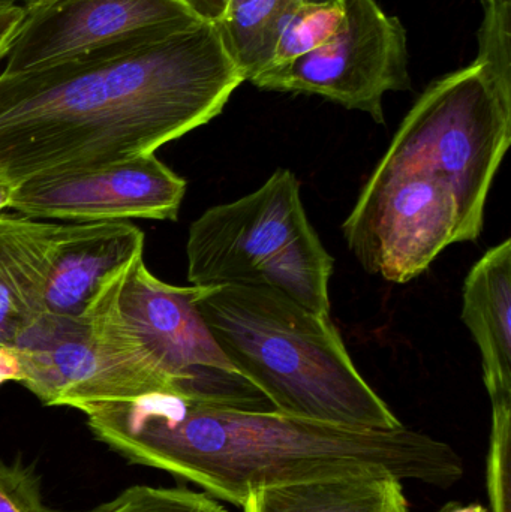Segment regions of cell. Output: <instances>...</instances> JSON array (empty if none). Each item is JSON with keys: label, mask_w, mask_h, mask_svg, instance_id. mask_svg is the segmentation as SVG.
Instances as JSON below:
<instances>
[{"label": "cell", "mask_w": 511, "mask_h": 512, "mask_svg": "<svg viewBox=\"0 0 511 512\" xmlns=\"http://www.w3.org/2000/svg\"><path fill=\"white\" fill-rule=\"evenodd\" d=\"M338 30L311 53L266 69L251 83L273 92L311 93L383 125L387 92L411 89L407 30L375 0H342Z\"/></svg>", "instance_id": "9"}, {"label": "cell", "mask_w": 511, "mask_h": 512, "mask_svg": "<svg viewBox=\"0 0 511 512\" xmlns=\"http://www.w3.org/2000/svg\"><path fill=\"white\" fill-rule=\"evenodd\" d=\"M114 313L168 376L174 393L216 408L275 411L243 378L198 312V286H174L150 273L144 254L102 282Z\"/></svg>", "instance_id": "7"}, {"label": "cell", "mask_w": 511, "mask_h": 512, "mask_svg": "<svg viewBox=\"0 0 511 512\" xmlns=\"http://www.w3.org/2000/svg\"><path fill=\"white\" fill-rule=\"evenodd\" d=\"M24 17V6L0 2V59L8 56L15 33Z\"/></svg>", "instance_id": "21"}, {"label": "cell", "mask_w": 511, "mask_h": 512, "mask_svg": "<svg viewBox=\"0 0 511 512\" xmlns=\"http://www.w3.org/2000/svg\"><path fill=\"white\" fill-rule=\"evenodd\" d=\"M245 83L218 27L0 74V167L15 183L153 155L222 113Z\"/></svg>", "instance_id": "1"}, {"label": "cell", "mask_w": 511, "mask_h": 512, "mask_svg": "<svg viewBox=\"0 0 511 512\" xmlns=\"http://www.w3.org/2000/svg\"><path fill=\"white\" fill-rule=\"evenodd\" d=\"M0 512H50L32 469L0 460Z\"/></svg>", "instance_id": "20"}, {"label": "cell", "mask_w": 511, "mask_h": 512, "mask_svg": "<svg viewBox=\"0 0 511 512\" xmlns=\"http://www.w3.org/2000/svg\"><path fill=\"white\" fill-rule=\"evenodd\" d=\"M195 303L234 369L279 414L357 430L404 426L360 375L330 315L267 286H198Z\"/></svg>", "instance_id": "3"}, {"label": "cell", "mask_w": 511, "mask_h": 512, "mask_svg": "<svg viewBox=\"0 0 511 512\" xmlns=\"http://www.w3.org/2000/svg\"><path fill=\"white\" fill-rule=\"evenodd\" d=\"M510 143L511 92L473 62L438 78L420 95L380 162L447 180L458 201L459 243L476 242Z\"/></svg>", "instance_id": "5"}, {"label": "cell", "mask_w": 511, "mask_h": 512, "mask_svg": "<svg viewBox=\"0 0 511 512\" xmlns=\"http://www.w3.org/2000/svg\"><path fill=\"white\" fill-rule=\"evenodd\" d=\"M368 273L407 283L459 243V210L447 180L420 168L378 162L342 225Z\"/></svg>", "instance_id": "8"}, {"label": "cell", "mask_w": 511, "mask_h": 512, "mask_svg": "<svg viewBox=\"0 0 511 512\" xmlns=\"http://www.w3.org/2000/svg\"><path fill=\"white\" fill-rule=\"evenodd\" d=\"M243 512H408L401 481L345 477L266 487L249 493Z\"/></svg>", "instance_id": "15"}, {"label": "cell", "mask_w": 511, "mask_h": 512, "mask_svg": "<svg viewBox=\"0 0 511 512\" xmlns=\"http://www.w3.org/2000/svg\"><path fill=\"white\" fill-rule=\"evenodd\" d=\"M462 321L482 354L492 411H511V242L489 249L465 277Z\"/></svg>", "instance_id": "13"}, {"label": "cell", "mask_w": 511, "mask_h": 512, "mask_svg": "<svg viewBox=\"0 0 511 512\" xmlns=\"http://www.w3.org/2000/svg\"><path fill=\"white\" fill-rule=\"evenodd\" d=\"M146 236L131 222L56 224L45 313L78 318L117 268L144 254Z\"/></svg>", "instance_id": "12"}, {"label": "cell", "mask_w": 511, "mask_h": 512, "mask_svg": "<svg viewBox=\"0 0 511 512\" xmlns=\"http://www.w3.org/2000/svg\"><path fill=\"white\" fill-rule=\"evenodd\" d=\"M56 224L0 213V345L14 346L45 313Z\"/></svg>", "instance_id": "14"}, {"label": "cell", "mask_w": 511, "mask_h": 512, "mask_svg": "<svg viewBox=\"0 0 511 512\" xmlns=\"http://www.w3.org/2000/svg\"><path fill=\"white\" fill-rule=\"evenodd\" d=\"M342 18V2L291 0L279 23L272 56L263 71L287 65L323 45L338 30Z\"/></svg>", "instance_id": "17"}, {"label": "cell", "mask_w": 511, "mask_h": 512, "mask_svg": "<svg viewBox=\"0 0 511 512\" xmlns=\"http://www.w3.org/2000/svg\"><path fill=\"white\" fill-rule=\"evenodd\" d=\"M14 348L23 366L21 384L47 406L81 411L155 391L174 393L102 289L78 318L44 313Z\"/></svg>", "instance_id": "6"}, {"label": "cell", "mask_w": 511, "mask_h": 512, "mask_svg": "<svg viewBox=\"0 0 511 512\" xmlns=\"http://www.w3.org/2000/svg\"><path fill=\"white\" fill-rule=\"evenodd\" d=\"M90 512H227L207 493L134 486Z\"/></svg>", "instance_id": "19"}, {"label": "cell", "mask_w": 511, "mask_h": 512, "mask_svg": "<svg viewBox=\"0 0 511 512\" xmlns=\"http://www.w3.org/2000/svg\"><path fill=\"white\" fill-rule=\"evenodd\" d=\"M485 17L479 30V63L491 80L511 92V0H483Z\"/></svg>", "instance_id": "18"}, {"label": "cell", "mask_w": 511, "mask_h": 512, "mask_svg": "<svg viewBox=\"0 0 511 512\" xmlns=\"http://www.w3.org/2000/svg\"><path fill=\"white\" fill-rule=\"evenodd\" d=\"M308 2H342V0H308Z\"/></svg>", "instance_id": "27"}, {"label": "cell", "mask_w": 511, "mask_h": 512, "mask_svg": "<svg viewBox=\"0 0 511 512\" xmlns=\"http://www.w3.org/2000/svg\"><path fill=\"white\" fill-rule=\"evenodd\" d=\"M290 2L225 0L224 15L215 26L245 81H251L269 63L279 23Z\"/></svg>", "instance_id": "16"}, {"label": "cell", "mask_w": 511, "mask_h": 512, "mask_svg": "<svg viewBox=\"0 0 511 512\" xmlns=\"http://www.w3.org/2000/svg\"><path fill=\"white\" fill-rule=\"evenodd\" d=\"M186 180L156 153L18 183L11 209L39 221H177Z\"/></svg>", "instance_id": "10"}, {"label": "cell", "mask_w": 511, "mask_h": 512, "mask_svg": "<svg viewBox=\"0 0 511 512\" xmlns=\"http://www.w3.org/2000/svg\"><path fill=\"white\" fill-rule=\"evenodd\" d=\"M198 20L218 24L225 11V0H182Z\"/></svg>", "instance_id": "23"}, {"label": "cell", "mask_w": 511, "mask_h": 512, "mask_svg": "<svg viewBox=\"0 0 511 512\" xmlns=\"http://www.w3.org/2000/svg\"><path fill=\"white\" fill-rule=\"evenodd\" d=\"M200 21L182 0H36L24 6L5 72L173 35Z\"/></svg>", "instance_id": "11"}, {"label": "cell", "mask_w": 511, "mask_h": 512, "mask_svg": "<svg viewBox=\"0 0 511 512\" xmlns=\"http://www.w3.org/2000/svg\"><path fill=\"white\" fill-rule=\"evenodd\" d=\"M186 256L192 286H267L330 315L333 258L290 170H276L252 194L206 210L189 227Z\"/></svg>", "instance_id": "4"}, {"label": "cell", "mask_w": 511, "mask_h": 512, "mask_svg": "<svg viewBox=\"0 0 511 512\" xmlns=\"http://www.w3.org/2000/svg\"><path fill=\"white\" fill-rule=\"evenodd\" d=\"M438 512V511H437Z\"/></svg>", "instance_id": "28"}, {"label": "cell", "mask_w": 511, "mask_h": 512, "mask_svg": "<svg viewBox=\"0 0 511 512\" xmlns=\"http://www.w3.org/2000/svg\"><path fill=\"white\" fill-rule=\"evenodd\" d=\"M0 2H8V3L26 2V5H27V3L36 2V0H0Z\"/></svg>", "instance_id": "26"}, {"label": "cell", "mask_w": 511, "mask_h": 512, "mask_svg": "<svg viewBox=\"0 0 511 512\" xmlns=\"http://www.w3.org/2000/svg\"><path fill=\"white\" fill-rule=\"evenodd\" d=\"M23 381V366L14 346L0 345V385Z\"/></svg>", "instance_id": "22"}, {"label": "cell", "mask_w": 511, "mask_h": 512, "mask_svg": "<svg viewBox=\"0 0 511 512\" xmlns=\"http://www.w3.org/2000/svg\"><path fill=\"white\" fill-rule=\"evenodd\" d=\"M96 439L242 508L266 487L384 477L449 489L464 477L455 448L401 426L357 430L276 411L216 408L155 391L81 409Z\"/></svg>", "instance_id": "2"}, {"label": "cell", "mask_w": 511, "mask_h": 512, "mask_svg": "<svg viewBox=\"0 0 511 512\" xmlns=\"http://www.w3.org/2000/svg\"><path fill=\"white\" fill-rule=\"evenodd\" d=\"M438 512H491L488 508L480 504L458 505L455 502H450L446 507L441 508Z\"/></svg>", "instance_id": "25"}, {"label": "cell", "mask_w": 511, "mask_h": 512, "mask_svg": "<svg viewBox=\"0 0 511 512\" xmlns=\"http://www.w3.org/2000/svg\"><path fill=\"white\" fill-rule=\"evenodd\" d=\"M17 186V183L0 167V213L3 209H11L12 198H14Z\"/></svg>", "instance_id": "24"}]
</instances>
